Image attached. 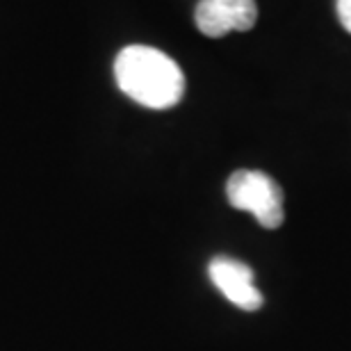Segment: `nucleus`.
<instances>
[{"instance_id":"obj_1","label":"nucleus","mask_w":351,"mask_h":351,"mask_svg":"<svg viewBox=\"0 0 351 351\" xmlns=\"http://www.w3.org/2000/svg\"><path fill=\"white\" fill-rule=\"evenodd\" d=\"M114 78L125 96L149 110H169L185 94V73L153 46H125L114 60Z\"/></svg>"},{"instance_id":"obj_3","label":"nucleus","mask_w":351,"mask_h":351,"mask_svg":"<svg viewBox=\"0 0 351 351\" xmlns=\"http://www.w3.org/2000/svg\"><path fill=\"white\" fill-rule=\"evenodd\" d=\"M196 27L210 39L228 32H247L258 21L256 0H199L194 12Z\"/></svg>"},{"instance_id":"obj_4","label":"nucleus","mask_w":351,"mask_h":351,"mask_svg":"<svg viewBox=\"0 0 351 351\" xmlns=\"http://www.w3.org/2000/svg\"><path fill=\"white\" fill-rule=\"evenodd\" d=\"M208 274L217 290L233 306L242 308L247 313H254L263 306V292L256 287L254 269L247 263L228 256H217L208 265Z\"/></svg>"},{"instance_id":"obj_2","label":"nucleus","mask_w":351,"mask_h":351,"mask_svg":"<svg viewBox=\"0 0 351 351\" xmlns=\"http://www.w3.org/2000/svg\"><path fill=\"white\" fill-rule=\"evenodd\" d=\"M226 196L230 206L251 213L263 228H278L285 219L283 189L265 171H235L226 182Z\"/></svg>"},{"instance_id":"obj_5","label":"nucleus","mask_w":351,"mask_h":351,"mask_svg":"<svg viewBox=\"0 0 351 351\" xmlns=\"http://www.w3.org/2000/svg\"><path fill=\"white\" fill-rule=\"evenodd\" d=\"M335 10H338V19L342 27L351 34V0H338L335 3Z\"/></svg>"}]
</instances>
